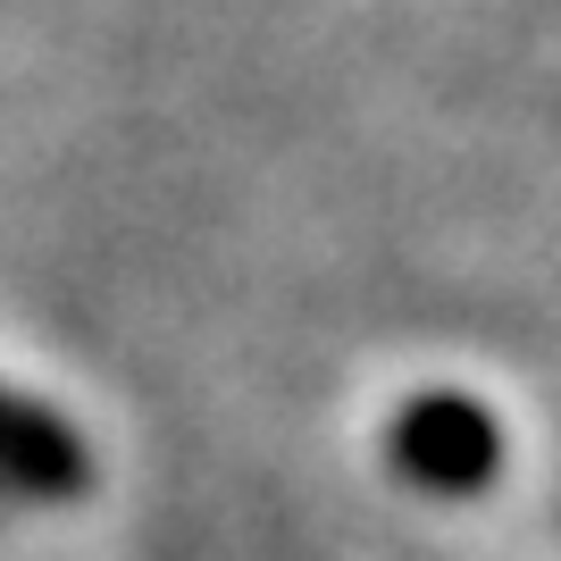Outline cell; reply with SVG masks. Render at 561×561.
Returning a JSON list of instances; mask_svg holds the SVG:
<instances>
[{"label":"cell","instance_id":"obj_1","mask_svg":"<svg viewBox=\"0 0 561 561\" xmlns=\"http://www.w3.org/2000/svg\"><path fill=\"white\" fill-rule=\"evenodd\" d=\"M394 469L427 494H478L503 469V427L469 394H420L394 420Z\"/></svg>","mask_w":561,"mask_h":561},{"label":"cell","instance_id":"obj_2","mask_svg":"<svg viewBox=\"0 0 561 561\" xmlns=\"http://www.w3.org/2000/svg\"><path fill=\"white\" fill-rule=\"evenodd\" d=\"M93 478L84 445H76V427L43 402H25L0 386V486H25V494H76Z\"/></svg>","mask_w":561,"mask_h":561}]
</instances>
